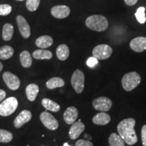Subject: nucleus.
<instances>
[{
  "instance_id": "f257e3e1",
  "label": "nucleus",
  "mask_w": 146,
  "mask_h": 146,
  "mask_svg": "<svg viewBox=\"0 0 146 146\" xmlns=\"http://www.w3.org/2000/svg\"><path fill=\"white\" fill-rule=\"evenodd\" d=\"M136 121L134 118H126L120 122L117 126L118 135L121 137L127 145H133L137 143L138 141L135 126Z\"/></svg>"
},
{
  "instance_id": "f03ea898",
  "label": "nucleus",
  "mask_w": 146,
  "mask_h": 146,
  "mask_svg": "<svg viewBox=\"0 0 146 146\" xmlns=\"http://www.w3.org/2000/svg\"><path fill=\"white\" fill-rule=\"evenodd\" d=\"M85 25L91 30L102 32L108 27V21L105 16L102 15H92L87 18Z\"/></svg>"
},
{
  "instance_id": "7ed1b4c3",
  "label": "nucleus",
  "mask_w": 146,
  "mask_h": 146,
  "mask_svg": "<svg viewBox=\"0 0 146 146\" xmlns=\"http://www.w3.org/2000/svg\"><path fill=\"white\" fill-rule=\"evenodd\" d=\"M141 76L136 72L127 73L122 78V86L126 91H131L141 83Z\"/></svg>"
},
{
  "instance_id": "20e7f679",
  "label": "nucleus",
  "mask_w": 146,
  "mask_h": 146,
  "mask_svg": "<svg viewBox=\"0 0 146 146\" xmlns=\"http://www.w3.org/2000/svg\"><path fill=\"white\" fill-rule=\"evenodd\" d=\"M18 100L14 97H10L0 104V115L8 116L12 114L17 109Z\"/></svg>"
},
{
  "instance_id": "39448f33",
  "label": "nucleus",
  "mask_w": 146,
  "mask_h": 146,
  "mask_svg": "<svg viewBox=\"0 0 146 146\" xmlns=\"http://www.w3.org/2000/svg\"><path fill=\"white\" fill-rule=\"evenodd\" d=\"M71 85L77 94H81L85 87V75L79 69H76L71 77Z\"/></svg>"
},
{
  "instance_id": "423d86ee",
  "label": "nucleus",
  "mask_w": 146,
  "mask_h": 146,
  "mask_svg": "<svg viewBox=\"0 0 146 146\" xmlns=\"http://www.w3.org/2000/svg\"><path fill=\"white\" fill-rule=\"evenodd\" d=\"M112 48L106 44L97 45L93 50V56L98 60H106L111 56L112 54Z\"/></svg>"
},
{
  "instance_id": "0eeeda50",
  "label": "nucleus",
  "mask_w": 146,
  "mask_h": 146,
  "mask_svg": "<svg viewBox=\"0 0 146 146\" xmlns=\"http://www.w3.org/2000/svg\"><path fill=\"white\" fill-rule=\"evenodd\" d=\"M94 108L100 112H108L112 106V102L110 98L106 97H99L94 100L92 102Z\"/></svg>"
},
{
  "instance_id": "6e6552de",
  "label": "nucleus",
  "mask_w": 146,
  "mask_h": 146,
  "mask_svg": "<svg viewBox=\"0 0 146 146\" xmlns=\"http://www.w3.org/2000/svg\"><path fill=\"white\" fill-rule=\"evenodd\" d=\"M40 120L43 125L50 130L54 131L58 128L59 124H58V120L50 113L43 112L40 114Z\"/></svg>"
},
{
  "instance_id": "1a4fd4ad",
  "label": "nucleus",
  "mask_w": 146,
  "mask_h": 146,
  "mask_svg": "<svg viewBox=\"0 0 146 146\" xmlns=\"http://www.w3.org/2000/svg\"><path fill=\"white\" fill-rule=\"evenodd\" d=\"M3 79L8 88L11 90H17L21 85V81L19 78L10 72H5L3 73Z\"/></svg>"
},
{
  "instance_id": "9d476101",
  "label": "nucleus",
  "mask_w": 146,
  "mask_h": 146,
  "mask_svg": "<svg viewBox=\"0 0 146 146\" xmlns=\"http://www.w3.org/2000/svg\"><path fill=\"white\" fill-rule=\"evenodd\" d=\"M16 22L20 33L25 39H28L31 36V27L28 22L23 16L18 15L16 17Z\"/></svg>"
},
{
  "instance_id": "9b49d317",
  "label": "nucleus",
  "mask_w": 146,
  "mask_h": 146,
  "mask_svg": "<svg viewBox=\"0 0 146 146\" xmlns=\"http://www.w3.org/2000/svg\"><path fill=\"white\" fill-rule=\"evenodd\" d=\"M70 10L69 7L65 5H59L54 6L51 10V14L54 18L63 19L70 15Z\"/></svg>"
},
{
  "instance_id": "f8f14e48",
  "label": "nucleus",
  "mask_w": 146,
  "mask_h": 146,
  "mask_svg": "<svg viewBox=\"0 0 146 146\" xmlns=\"http://www.w3.org/2000/svg\"><path fill=\"white\" fill-rule=\"evenodd\" d=\"M131 49L135 52L141 53L146 50V37L138 36L132 39L129 43Z\"/></svg>"
},
{
  "instance_id": "ddd939ff",
  "label": "nucleus",
  "mask_w": 146,
  "mask_h": 146,
  "mask_svg": "<svg viewBox=\"0 0 146 146\" xmlns=\"http://www.w3.org/2000/svg\"><path fill=\"white\" fill-rule=\"evenodd\" d=\"M32 118V114L30 111L24 110L18 115L14 121V125L16 128H21L27 123L30 121Z\"/></svg>"
},
{
  "instance_id": "4468645a",
  "label": "nucleus",
  "mask_w": 146,
  "mask_h": 146,
  "mask_svg": "<svg viewBox=\"0 0 146 146\" xmlns=\"http://www.w3.org/2000/svg\"><path fill=\"white\" fill-rule=\"evenodd\" d=\"M85 129V126L81 120L74 123L71 126L70 130H69V136L71 139L74 140L77 139L81 135V134L83 132Z\"/></svg>"
},
{
  "instance_id": "2eb2a0df",
  "label": "nucleus",
  "mask_w": 146,
  "mask_h": 146,
  "mask_svg": "<svg viewBox=\"0 0 146 146\" xmlns=\"http://www.w3.org/2000/svg\"><path fill=\"white\" fill-rule=\"evenodd\" d=\"M78 116V112L77 108H76L74 106H70L66 110L64 113L63 117L65 123L67 125H72L73 123H75Z\"/></svg>"
},
{
  "instance_id": "dca6fc26",
  "label": "nucleus",
  "mask_w": 146,
  "mask_h": 146,
  "mask_svg": "<svg viewBox=\"0 0 146 146\" xmlns=\"http://www.w3.org/2000/svg\"><path fill=\"white\" fill-rule=\"evenodd\" d=\"M111 120L110 116L107 113L102 112L98 113L93 117L92 121L97 125H106Z\"/></svg>"
},
{
  "instance_id": "f3484780",
  "label": "nucleus",
  "mask_w": 146,
  "mask_h": 146,
  "mask_svg": "<svg viewBox=\"0 0 146 146\" xmlns=\"http://www.w3.org/2000/svg\"><path fill=\"white\" fill-rule=\"evenodd\" d=\"M54 43V40L52 37L48 35H43L39 36L36 39L35 44L39 48H47L52 46Z\"/></svg>"
},
{
  "instance_id": "a211bd4d",
  "label": "nucleus",
  "mask_w": 146,
  "mask_h": 146,
  "mask_svg": "<svg viewBox=\"0 0 146 146\" xmlns=\"http://www.w3.org/2000/svg\"><path fill=\"white\" fill-rule=\"evenodd\" d=\"M39 93V87L34 83L29 84L26 88V94L27 98L30 102H34L36 100Z\"/></svg>"
},
{
  "instance_id": "6ab92c4d",
  "label": "nucleus",
  "mask_w": 146,
  "mask_h": 146,
  "mask_svg": "<svg viewBox=\"0 0 146 146\" xmlns=\"http://www.w3.org/2000/svg\"><path fill=\"white\" fill-rule=\"evenodd\" d=\"M70 55V50L68 47L65 44H61L57 47L56 50V56L57 58L61 61H65L68 59Z\"/></svg>"
},
{
  "instance_id": "aec40b11",
  "label": "nucleus",
  "mask_w": 146,
  "mask_h": 146,
  "mask_svg": "<svg viewBox=\"0 0 146 146\" xmlns=\"http://www.w3.org/2000/svg\"><path fill=\"white\" fill-rule=\"evenodd\" d=\"M42 105L47 110L52 111L54 112H59L60 106L58 103L53 101V100L48 99V98H43L41 101Z\"/></svg>"
},
{
  "instance_id": "412c9836",
  "label": "nucleus",
  "mask_w": 146,
  "mask_h": 146,
  "mask_svg": "<svg viewBox=\"0 0 146 146\" xmlns=\"http://www.w3.org/2000/svg\"><path fill=\"white\" fill-rule=\"evenodd\" d=\"M20 62L24 68H29L31 66L33 63L31 55L28 51L25 50L21 52L20 54Z\"/></svg>"
},
{
  "instance_id": "4be33fe9",
  "label": "nucleus",
  "mask_w": 146,
  "mask_h": 146,
  "mask_svg": "<svg viewBox=\"0 0 146 146\" xmlns=\"http://www.w3.org/2000/svg\"><path fill=\"white\" fill-rule=\"evenodd\" d=\"M64 81L60 77H53L47 81L46 87L49 89H54L64 86Z\"/></svg>"
},
{
  "instance_id": "5701e85b",
  "label": "nucleus",
  "mask_w": 146,
  "mask_h": 146,
  "mask_svg": "<svg viewBox=\"0 0 146 146\" xmlns=\"http://www.w3.org/2000/svg\"><path fill=\"white\" fill-rule=\"evenodd\" d=\"M33 57L36 60H50L52 53L46 50H36L33 53Z\"/></svg>"
},
{
  "instance_id": "b1692460",
  "label": "nucleus",
  "mask_w": 146,
  "mask_h": 146,
  "mask_svg": "<svg viewBox=\"0 0 146 146\" xmlns=\"http://www.w3.org/2000/svg\"><path fill=\"white\" fill-rule=\"evenodd\" d=\"M14 49L10 45H4L0 47V59L5 60L10 59L14 55Z\"/></svg>"
},
{
  "instance_id": "393cba45",
  "label": "nucleus",
  "mask_w": 146,
  "mask_h": 146,
  "mask_svg": "<svg viewBox=\"0 0 146 146\" xmlns=\"http://www.w3.org/2000/svg\"><path fill=\"white\" fill-rule=\"evenodd\" d=\"M14 35V27L10 24L7 23L3 27L2 37L4 41H8L12 39Z\"/></svg>"
},
{
  "instance_id": "a878e982",
  "label": "nucleus",
  "mask_w": 146,
  "mask_h": 146,
  "mask_svg": "<svg viewBox=\"0 0 146 146\" xmlns=\"http://www.w3.org/2000/svg\"><path fill=\"white\" fill-rule=\"evenodd\" d=\"M110 146H125V141L119 135L116 133H111L108 138Z\"/></svg>"
},
{
  "instance_id": "bb28decb",
  "label": "nucleus",
  "mask_w": 146,
  "mask_h": 146,
  "mask_svg": "<svg viewBox=\"0 0 146 146\" xmlns=\"http://www.w3.org/2000/svg\"><path fill=\"white\" fill-rule=\"evenodd\" d=\"M13 139V135L10 131L0 129V143H9Z\"/></svg>"
},
{
  "instance_id": "cd10ccee",
  "label": "nucleus",
  "mask_w": 146,
  "mask_h": 146,
  "mask_svg": "<svg viewBox=\"0 0 146 146\" xmlns=\"http://www.w3.org/2000/svg\"><path fill=\"white\" fill-rule=\"evenodd\" d=\"M145 8L144 7H139L137 10L136 13L135 14V16L137 20V21L140 24H144L146 21V17L145 14Z\"/></svg>"
},
{
  "instance_id": "c85d7f7f",
  "label": "nucleus",
  "mask_w": 146,
  "mask_h": 146,
  "mask_svg": "<svg viewBox=\"0 0 146 146\" xmlns=\"http://www.w3.org/2000/svg\"><path fill=\"white\" fill-rule=\"evenodd\" d=\"M40 4V0H27L26 6L30 12H35L37 10Z\"/></svg>"
},
{
  "instance_id": "c756f323",
  "label": "nucleus",
  "mask_w": 146,
  "mask_h": 146,
  "mask_svg": "<svg viewBox=\"0 0 146 146\" xmlns=\"http://www.w3.org/2000/svg\"><path fill=\"white\" fill-rule=\"evenodd\" d=\"M12 12V6L8 4L0 5V16H8Z\"/></svg>"
},
{
  "instance_id": "7c9ffc66",
  "label": "nucleus",
  "mask_w": 146,
  "mask_h": 146,
  "mask_svg": "<svg viewBox=\"0 0 146 146\" xmlns=\"http://www.w3.org/2000/svg\"><path fill=\"white\" fill-rule=\"evenodd\" d=\"M98 62H99L98 60L94 57V56H92V57L89 58L88 60H87V65L90 68H94V66H96L98 64Z\"/></svg>"
},
{
  "instance_id": "2f4dec72",
  "label": "nucleus",
  "mask_w": 146,
  "mask_h": 146,
  "mask_svg": "<svg viewBox=\"0 0 146 146\" xmlns=\"http://www.w3.org/2000/svg\"><path fill=\"white\" fill-rule=\"evenodd\" d=\"M74 146H94V144L87 140L79 139L76 142Z\"/></svg>"
},
{
  "instance_id": "473e14b6",
  "label": "nucleus",
  "mask_w": 146,
  "mask_h": 146,
  "mask_svg": "<svg viewBox=\"0 0 146 146\" xmlns=\"http://www.w3.org/2000/svg\"><path fill=\"white\" fill-rule=\"evenodd\" d=\"M141 140L143 146H146V125H143L141 129Z\"/></svg>"
},
{
  "instance_id": "72a5a7b5",
  "label": "nucleus",
  "mask_w": 146,
  "mask_h": 146,
  "mask_svg": "<svg viewBox=\"0 0 146 146\" xmlns=\"http://www.w3.org/2000/svg\"><path fill=\"white\" fill-rule=\"evenodd\" d=\"M124 1H125L126 5H129V6H133L137 3L138 0H124Z\"/></svg>"
},
{
  "instance_id": "f704fd0d",
  "label": "nucleus",
  "mask_w": 146,
  "mask_h": 146,
  "mask_svg": "<svg viewBox=\"0 0 146 146\" xmlns=\"http://www.w3.org/2000/svg\"><path fill=\"white\" fill-rule=\"evenodd\" d=\"M5 96H6V93L3 89H0V102H1L3 100L5 99Z\"/></svg>"
},
{
  "instance_id": "c9c22d12",
  "label": "nucleus",
  "mask_w": 146,
  "mask_h": 146,
  "mask_svg": "<svg viewBox=\"0 0 146 146\" xmlns=\"http://www.w3.org/2000/svg\"><path fill=\"white\" fill-rule=\"evenodd\" d=\"M3 69V64L0 62V72H1V71Z\"/></svg>"
},
{
  "instance_id": "e433bc0d",
  "label": "nucleus",
  "mask_w": 146,
  "mask_h": 146,
  "mask_svg": "<svg viewBox=\"0 0 146 146\" xmlns=\"http://www.w3.org/2000/svg\"><path fill=\"white\" fill-rule=\"evenodd\" d=\"M63 146H70V145H68V143H65L63 145Z\"/></svg>"
},
{
  "instance_id": "4c0bfd02",
  "label": "nucleus",
  "mask_w": 146,
  "mask_h": 146,
  "mask_svg": "<svg viewBox=\"0 0 146 146\" xmlns=\"http://www.w3.org/2000/svg\"><path fill=\"white\" fill-rule=\"evenodd\" d=\"M16 1H25V0H16Z\"/></svg>"
}]
</instances>
